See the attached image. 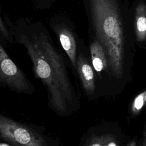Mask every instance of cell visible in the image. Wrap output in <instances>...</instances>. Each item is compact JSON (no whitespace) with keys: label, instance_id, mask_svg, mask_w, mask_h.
I'll list each match as a JSON object with an SVG mask.
<instances>
[{"label":"cell","instance_id":"1","mask_svg":"<svg viewBox=\"0 0 146 146\" xmlns=\"http://www.w3.org/2000/svg\"><path fill=\"white\" fill-rule=\"evenodd\" d=\"M4 21L13 38L23 45L33 64L35 77L46 86L50 108L58 115L71 113L77 105V96L62 56L54 46L47 33L32 32L22 22Z\"/></svg>","mask_w":146,"mask_h":146},{"label":"cell","instance_id":"2","mask_svg":"<svg viewBox=\"0 0 146 146\" xmlns=\"http://www.w3.org/2000/svg\"><path fill=\"white\" fill-rule=\"evenodd\" d=\"M88 13L96 38L103 47L113 76L122 78L127 43L120 0H87Z\"/></svg>","mask_w":146,"mask_h":146},{"label":"cell","instance_id":"3","mask_svg":"<svg viewBox=\"0 0 146 146\" xmlns=\"http://www.w3.org/2000/svg\"><path fill=\"white\" fill-rule=\"evenodd\" d=\"M0 139L14 146H53L36 130L2 114Z\"/></svg>","mask_w":146,"mask_h":146},{"label":"cell","instance_id":"4","mask_svg":"<svg viewBox=\"0 0 146 146\" xmlns=\"http://www.w3.org/2000/svg\"><path fill=\"white\" fill-rule=\"evenodd\" d=\"M0 82L18 92L30 94L34 88L0 43Z\"/></svg>","mask_w":146,"mask_h":146},{"label":"cell","instance_id":"5","mask_svg":"<svg viewBox=\"0 0 146 146\" xmlns=\"http://www.w3.org/2000/svg\"><path fill=\"white\" fill-rule=\"evenodd\" d=\"M50 26L56 35L61 46L66 52L74 68H76L77 59V36L73 27L68 23L55 19L50 23Z\"/></svg>","mask_w":146,"mask_h":146},{"label":"cell","instance_id":"6","mask_svg":"<svg viewBox=\"0 0 146 146\" xmlns=\"http://www.w3.org/2000/svg\"><path fill=\"white\" fill-rule=\"evenodd\" d=\"M82 86L86 94L91 95L95 90V77L93 68L81 52L77 56L76 68Z\"/></svg>","mask_w":146,"mask_h":146},{"label":"cell","instance_id":"7","mask_svg":"<svg viewBox=\"0 0 146 146\" xmlns=\"http://www.w3.org/2000/svg\"><path fill=\"white\" fill-rule=\"evenodd\" d=\"M133 30L136 41L143 44L146 40V5L140 0L135 5L133 14Z\"/></svg>","mask_w":146,"mask_h":146},{"label":"cell","instance_id":"8","mask_svg":"<svg viewBox=\"0 0 146 146\" xmlns=\"http://www.w3.org/2000/svg\"><path fill=\"white\" fill-rule=\"evenodd\" d=\"M90 51L94 70L99 74L106 71L108 68V64L105 51L102 44L95 38L90 43Z\"/></svg>","mask_w":146,"mask_h":146},{"label":"cell","instance_id":"9","mask_svg":"<svg viewBox=\"0 0 146 146\" xmlns=\"http://www.w3.org/2000/svg\"><path fill=\"white\" fill-rule=\"evenodd\" d=\"M146 102V90L139 93L133 99L131 104V112L135 115H138L143 108Z\"/></svg>","mask_w":146,"mask_h":146},{"label":"cell","instance_id":"10","mask_svg":"<svg viewBox=\"0 0 146 146\" xmlns=\"http://www.w3.org/2000/svg\"><path fill=\"white\" fill-rule=\"evenodd\" d=\"M0 36L6 41L11 43L14 39L2 16L0 14Z\"/></svg>","mask_w":146,"mask_h":146},{"label":"cell","instance_id":"11","mask_svg":"<svg viewBox=\"0 0 146 146\" xmlns=\"http://www.w3.org/2000/svg\"><path fill=\"white\" fill-rule=\"evenodd\" d=\"M108 134H104L91 137L84 146H102Z\"/></svg>","mask_w":146,"mask_h":146},{"label":"cell","instance_id":"12","mask_svg":"<svg viewBox=\"0 0 146 146\" xmlns=\"http://www.w3.org/2000/svg\"><path fill=\"white\" fill-rule=\"evenodd\" d=\"M56 0H34L35 4L39 8H47L50 6Z\"/></svg>","mask_w":146,"mask_h":146},{"label":"cell","instance_id":"13","mask_svg":"<svg viewBox=\"0 0 146 146\" xmlns=\"http://www.w3.org/2000/svg\"><path fill=\"white\" fill-rule=\"evenodd\" d=\"M102 146H119L116 137L111 134H108L107 137Z\"/></svg>","mask_w":146,"mask_h":146},{"label":"cell","instance_id":"14","mask_svg":"<svg viewBox=\"0 0 146 146\" xmlns=\"http://www.w3.org/2000/svg\"><path fill=\"white\" fill-rule=\"evenodd\" d=\"M139 146H146V129L145 126L144 127L143 132V137L141 139V142Z\"/></svg>","mask_w":146,"mask_h":146},{"label":"cell","instance_id":"15","mask_svg":"<svg viewBox=\"0 0 146 146\" xmlns=\"http://www.w3.org/2000/svg\"><path fill=\"white\" fill-rule=\"evenodd\" d=\"M0 146H14L7 142H0Z\"/></svg>","mask_w":146,"mask_h":146},{"label":"cell","instance_id":"16","mask_svg":"<svg viewBox=\"0 0 146 146\" xmlns=\"http://www.w3.org/2000/svg\"><path fill=\"white\" fill-rule=\"evenodd\" d=\"M127 146H136V143L135 141L132 140L130 143H129Z\"/></svg>","mask_w":146,"mask_h":146}]
</instances>
